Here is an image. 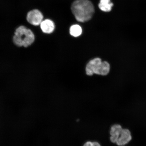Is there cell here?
<instances>
[{
	"label": "cell",
	"instance_id": "obj_1",
	"mask_svg": "<svg viewBox=\"0 0 146 146\" xmlns=\"http://www.w3.org/2000/svg\"><path fill=\"white\" fill-rule=\"evenodd\" d=\"M71 10L76 19L80 22L89 21L94 12V5L89 0H76L72 3Z\"/></svg>",
	"mask_w": 146,
	"mask_h": 146
},
{
	"label": "cell",
	"instance_id": "obj_2",
	"mask_svg": "<svg viewBox=\"0 0 146 146\" xmlns=\"http://www.w3.org/2000/svg\"><path fill=\"white\" fill-rule=\"evenodd\" d=\"M35 40L32 31L24 25H21L16 29L13 37L14 44L18 47H27L31 45Z\"/></svg>",
	"mask_w": 146,
	"mask_h": 146
},
{
	"label": "cell",
	"instance_id": "obj_3",
	"mask_svg": "<svg viewBox=\"0 0 146 146\" xmlns=\"http://www.w3.org/2000/svg\"><path fill=\"white\" fill-rule=\"evenodd\" d=\"M44 16L42 13L38 9L30 11L27 14L26 19L28 22L35 26L40 25L43 21Z\"/></svg>",
	"mask_w": 146,
	"mask_h": 146
},
{
	"label": "cell",
	"instance_id": "obj_4",
	"mask_svg": "<svg viewBox=\"0 0 146 146\" xmlns=\"http://www.w3.org/2000/svg\"><path fill=\"white\" fill-rule=\"evenodd\" d=\"M132 138L130 131L127 129H123L116 143L118 146H123L129 143Z\"/></svg>",
	"mask_w": 146,
	"mask_h": 146
},
{
	"label": "cell",
	"instance_id": "obj_5",
	"mask_svg": "<svg viewBox=\"0 0 146 146\" xmlns=\"http://www.w3.org/2000/svg\"><path fill=\"white\" fill-rule=\"evenodd\" d=\"M102 62L101 60L99 58H96L89 62L87 64L86 69L88 75L91 76L94 74H95Z\"/></svg>",
	"mask_w": 146,
	"mask_h": 146
},
{
	"label": "cell",
	"instance_id": "obj_6",
	"mask_svg": "<svg viewBox=\"0 0 146 146\" xmlns=\"http://www.w3.org/2000/svg\"><path fill=\"white\" fill-rule=\"evenodd\" d=\"M40 25L42 31L46 34L52 33L55 27L54 22L50 19L43 20Z\"/></svg>",
	"mask_w": 146,
	"mask_h": 146
},
{
	"label": "cell",
	"instance_id": "obj_7",
	"mask_svg": "<svg viewBox=\"0 0 146 146\" xmlns=\"http://www.w3.org/2000/svg\"><path fill=\"white\" fill-rule=\"evenodd\" d=\"M123 129L121 126L118 124H115L111 127L110 132L111 135L110 140L111 142L116 143Z\"/></svg>",
	"mask_w": 146,
	"mask_h": 146
},
{
	"label": "cell",
	"instance_id": "obj_8",
	"mask_svg": "<svg viewBox=\"0 0 146 146\" xmlns=\"http://www.w3.org/2000/svg\"><path fill=\"white\" fill-rule=\"evenodd\" d=\"M110 70V66L107 62H102L98 66L96 72L97 74L101 75H106L108 74Z\"/></svg>",
	"mask_w": 146,
	"mask_h": 146
},
{
	"label": "cell",
	"instance_id": "obj_9",
	"mask_svg": "<svg viewBox=\"0 0 146 146\" xmlns=\"http://www.w3.org/2000/svg\"><path fill=\"white\" fill-rule=\"evenodd\" d=\"M113 4L110 0H100L98 7L100 10L105 12H109L112 10Z\"/></svg>",
	"mask_w": 146,
	"mask_h": 146
},
{
	"label": "cell",
	"instance_id": "obj_10",
	"mask_svg": "<svg viewBox=\"0 0 146 146\" xmlns=\"http://www.w3.org/2000/svg\"><path fill=\"white\" fill-rule=\"evenodd\" d=\"M70 33L71 35L78 37L81 35L82 33L81 27L78 25H74L70 27Z\"/></svg>",
	"mask_w": 146,
	"mask_h": 146
},
{
	"label": "cell",
	"instance_id": "obj_11",
	"mask_svg": "<svg viewBox=\"0 0 146 146\" xmlns=\"http://www.w3.org/2000/svg\"><path fill=\"white\" fill-rule=\"evenodd\" d=\"M83 146H93V142L88 141L86 142Z\"/></svg>",
	"mask_w": 146,
	"mask_h": 146
},
{
	"label": "cell",
	"instance_id": "obj_12",
	"mask_svg": "<svg viewBox=\"0 0 146 146\" xmlns=\"http://www.w3.org/2000/svg\"><path fill=\"white\" fill-rule=\"evenodd\" d=\"M93 142V146H101L100 144L98 142L94 141Z\"/></svg>",
	"mask_w": 146,
	"mask_h": 146
}]
</instances>
